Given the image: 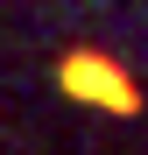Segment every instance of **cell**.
Segmentation results:
<instances>
[{
  "label": "cell",
  "instance_id": "6da1fadb",
  "mask_svg": "<svg viewBox=\"0 0 148 155\" xmlns=\"http://www.w3.org/2000/svg\"><path fill=\"white\" fill-rule=\"evenodd\" d=\"M57 85H64V99L99 106V113H134V106H141L134 78L120 71L113 57H99V49H71V57L57 64Z\"/></svg>",
  "mask_w": 148,
  "mask_h": 155
}]
</instances>
